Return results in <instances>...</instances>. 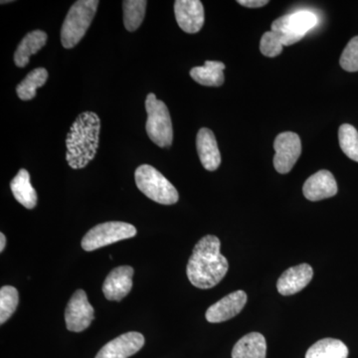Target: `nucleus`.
I'll return each mask as SVG.
<instances>
[{
    "mask_svg": "<svg viewBox=\"0 0 358 358\" xmlns=\"http://www.w3.org/2000/svg\"><path fill=\"white\" fill-rule=\"evenodd\" d=\"M220 240L207 235L197 242L188 261L186 273L188 280L199 289H211L227 274L229 264L221 254Z\"/></svg>",
    "mask_w": 358,
    "mask_h": 358,
    "instance_id": "obj_1",
    "label": "nucleus"
},
{
    "mask_svg": "<svg viewBox=\"0 0 358 358\" xmlns=\"http://www.w3.org/2000/svg\"><path fill=\"white\" fill-rule=\"evenodd\" d=\"M100 131L101 120L96 113L85 112L73 122L66 140V160L71 169H84L95 159L100 143Z\"/></svg>",
    "mask_w": 358,
    "mask_h": 358,
    "instance_id": "obj_2",
    "label": "nucleus"
},
{
    "mask_svg": "<svg viewBox=\"0 0 358 358\" xmlns=\"http://www.w3.org/2000/svg\"><path fill=\"white\" fill-rule=\"evenodd\" d=\"M98 0H79L71 6L61 29V42L66 49L76 46L95 17Z\"/></svg>",
    "mask_w": 358,
    "mask_h": 358,
    "instance_id": "obj_3",
    "label": "nucleus"
},
{
    "mask_svg": "<svg viewBox=\"0 0 358 358\" xmlns=\"http://www.w3.org/2000/svg\"><path fill=\"white\" fill-rule=\"evenodd\" d=\"M134 179L138 189L157 203L173 205L178 201L176 188L154 166L148 164L138 166Z\"/></svg>",
    "mask_w": 358,
    "mask_h": 358,
    "instance_id": "obj_4",
    "label": "nucleus"
},
{
    "mask_svg": "<svg viewBox=\"0 0 358 358\" xmlns=\"http://www.w3.org/2000/svg\"><path fill=\"white\" fill-rule=\"evenodd\" d=\"M145 110L148 113L145 129L150 140L159 148L171 147L173 141V122L166 103L150 93L145 100Z\"/></svg>",
    "mask_w": 358,
    "mask_h": 358,
    "instance_id": "obj_5",
    "label": "nucleus"
},
{
    "mask_svg": "<svg viewBox=\"0 0 358 358\" xmlns=\"http://www.w3.org/2000/svg\"><path fill=\"white\" fill-rule=\"evenodd\" d=\"M319 18L310 11L301 10L287 14L272 23L271 31L281 40L282 46L296 43L317 26Z\"/></svg>",
    "mask_w": 358,
    "mask_h": 358,
    "instance_id": "obj_6",
    "label": "nucleus"
},
{
    "mask_svg": "<svg viewBox=\"0 0 358 358\" xmlns=\"http://www.w3.org/2000/svg\"><path fill=\"white\" fill-rule=\"evenodd\" d=\"M136 229L131 224L110 221L99 224L85 235L82 248L87 252L95 251L108 245L136 236Z\"/></svg>",
    "mask_w": 358,
    "mask_h": 358,
    "instance_id": "obj_7",
    "label": "nucleus"
},
{
    "mask_svg": "<svg viewBox=\"0 0 358 358\" xmlns=\"http://www.w3.org/2000/svg\"><path fill=\"white\" fill-rule=\"evenodd\" d=\"M274 167L278 173H289L300 159L301 143L300 136L292 131L278 134L274 143Z\"/></svg>",
    "mask_w": 358,
    "mask_h": 358,
    "instance_id": "obj_8",
    "label": "nucleus"
},
{
    "mask_svg": "<svg viewBox=\"0 0 358 358\" xmlns=\"http://www.w3.org/2000/svg\"><path fill=\"white\" fill-rule=\"evenodd\" d=\"M94 320V308L83 289H78L68 303L65 312L66 327L70 331L81 333Z\"/></svg>",
    "mask_w": 358,
    "mask_h": 358,
    "instance_id": "obj_9",
    "label": "nucleus"
},
{
    "mask_svg": "<svg viewBox=\"0 0 358 358\" xmlns=\"http://www.w3.org/2000/svg\"><path fill=\"white\" fill-rule=\"evenodd\" d=\"M174 14L178 24L183 31L194 34L204 25V7L199 0H176Z\"/></svg>",
    "mask_w": 358,
    "mask_h": 358,
    "instance_id": "obj_10",
    "label": "nucleus"
},
{
    "mask_svg": "<svg viewBox=\"0 0 358 358\" xmlns=\"http://www.w3.org/2000/svg\"><path fill=\"white\" fill-rule=\"evenodd\" d=\"M145 336L136 331L122 334L101 348L95 358H129L140 352Z\"/></svg>",
    "mask_w": 358,
    "mask_h": 358,
    "instance_id": "obj_11",
    "label": "nucleus"
},
{
    "mask_svg": "<svg viewBox=\"0 0 358 358\" xmlns=\"http://www.w3.org/2000/svg\"><path fill=\"white\" fill-rule=\"evenodd\" d=\"M246 303L247 294L244 291L233 292L212 305L207 310L205 317L207 322L211 324L226 322L241 313Z\"/></svg>",
    "mask_w": 358,
    "mask_h": 358,
    "instance_id": "obj_12",
    "label": "nucleus"
},
{
    "mask_svg": "<svg viewBox=\"0 0 358 358\" xmlns=\"http://www.w3.org/2000/svg\"><path fill=\"white\" fill-rule=\"evenodd\" d=\"M134 268L120 266L110 271L103 284V293L109 301H122L133 288Z\"/></svg>",
    "mask_w": 358,
    "mask_h": 358,
    "instance_id": "obj_13",
    "label": "nucleus"
},
{
    "mask_svg": "<svg viewBox=\"0 0 358 358\" xmlns=\"http://www.w3.org/2000/svg\"><path fill=\"white\" fill-rule=\"evenodd\" d=\"M303 192L310 201L331 199L338 193V183L331 171H320L306 180Z\"/></svg>",
    "mask_w": 358,
    "mask_h": 358,
    "instance_id": "obj_14",
    "label": "nucleus"
},
{
    "mask_svg": "<svg viewBox=\"0 0 358 358\" xmlns=\"http://www.w3.org/2000/svg\"><path fill=\"white\" fill-rule=\"evenodd\" d=\"M313 275V268L308 264H301L289 268L278 280V292L282 296H291L299 293L310 284Z\"/></svg>",
    "mask_w": 358,
    "mask_h": 358,
    "instance_id": "obj_15",
    "label": "nucleus"
},
{
    "mask_svg": "<svg viewBox=\"0 0 358 358\" xmlns=\"http://www.w3.org/2000/svg\"><path fill=\"white\" fill-rule=\"evenodd\" d=\"M197 152L205 169L214 171L220 166L221 155L217 141L211 129H200L196 138Z\"/></svg>",
    "mask_w": 358,
    "mask_h": 358,
    "instance_id": "obj_16",
    "label": "nucleus"
},
{
    "mask_svg": "<svg viewBox=\"0 0 358 358\" xmlns=\"http://www.w3.org/2000/svg\"><path fill=\"white\" fill-rule=\"evenodd\" d=\"M46 32L42 30H34L26 34L24 38L21 40L15 54H14V63L17 67L23 68L29 63L30 57L36 54L40 49L43 48L46 44Z\"/></svg>",
    "mask_w": 358,
    "mask_h": 358,
    "instance_id": "obj_17",
    "label": "nucleus"
},
{
    "mask_svg": "<svg viewBox=\"0 0 358 358\" xmlns=\"http://www.w3.org/2000/svg\"><path fill=\"white\" fill-rule=\"evenodd\" d=\"M267 343L263 334L251 333L246 334L235 345L232 358H266Z\"/></svg>",
    "mask_w": 358,
    "mask_h": 358,
    "instance_id": "obj_18",
    "label": "nucleus"
},
{
    "mask_svg": "<svg viewBox=\"0 0 358 358\" xmlns=\"http://www.w3.org/2000/svg\"><path fill=\"white\" fill-rule=\"evenodd\" d=\"M11 192L21 205L27 209H33L37 204L36 190L30 182V174L26 169H20L11 180Z\"/></svg>",
    "mask_w": 358,
    "mask_h": 358,
    "instance_id": "obj_19",
    "label": "nucleus"
},
{
    "mask_svg": "<svg viewBox=\"0 0 358 358\" xmlns=\"http://www.w3.org/2000/svg\"><path fill=\"white\" fill-rule=\"evenodd\" d=\"M225 65L218 61H206L204 66L194 67L190 70V76L202 86L220 87L224 83Z\"/></svg>",
    "mask_w": 358,
    "mask_h": 358,
    "instance_id": "obj_20",
    "label": "nucleus"
},
{
    "mask_svg": "<svg viewBox=\"0 0 358 358\" xmlns=\"http://www.w3.org/2000/svg\"><path fill=\"white\" fill-rule=\"evenodd\" d=\"M348 348L341 341L324 338L308 348L306 358H348Z\"/></svg>",
    "mask_w": 358,
    "mask_h": 358,
    "instance_id": "obj_21",
    "label": "nucleus"
},
{
    "mask_svg": "<svg viewBox=\"0 0 358 358\" xmlns=\"http://www.w3.org/2000/svg\"><path fill=\"white\" fill-rule=\"evenodd\" d=\"M47 79L48 72L44 68H36L31 71L16 88V93L20 100L30 101L34 99L36 96L37 89L44 86Z\"/></svg>",
    "mask_w": 358,
    "mask_h": 358,
    "instance_id": "obj_22",
    "label": "nucleus"
},
{
    "mask_svg": "<svg viewBox=\"0 0 358 358\" xmlns=\"http://www.w3.org/2000/svg\"><path fill=\"white\" fill-rule=\"evenodd\" d=\"M148 2L145 0H124L122 1L124 9V24L129 32L136 31L143 23L145 15Z\"/></svg>",
    "mask_w": 358,
    "mask_h": 358,
    "instance_id": "obj_23",
    "label": "nucleus"
},
{
    "mask_svg": "<svg viewBox=\"0 0 358 358\" xmlns=\"http://www.w3.org/2000/svg\"><path fill=\"white\" fill-rule=\"evenodd\" d=\"M338 141L346 157L358 162V131L352 124H345L338 129Z\"/></svg>",
    "mask_w": 358,
    "mask_h": 358,
    "instance_id": "obj_24",
    "label": "nucleus"
},
{
    "mask_svg": "<svg viewBox=\"0 0 358 358\" xmlns=\"http://www.w3.org/2000/svg\"><path fill=\"white\" fill-rule=\"evenodd\" d=\"M20 303L18 291L13 286H4L0 289V324L10 319Z\"/></svg>",
    "mask_w": 358,
    "mask_h": 358,
    "instance_id": "obj_25",
    "label": "nucleus"
},
{
    "mask_svg": "<svg viewBox=\"0 0 358 358\" xmlns=\"http://www.w3.org/2000/svg\"><path fill=\"white\" fill-rule=\"evenodd\" d=\"M341 68L348 72H358V36L350 40L341 54Z\"/></svg>",
    "mask_w": 358,
    "mask_h": 358,
    "instance_id": "obj_26",
    "label": "nucleus"
},
{
    "mask_svg": "<svg viewBox=\"0 0 358 358\" xmlns=\"http://www.w3.org/2000/svg\"><path fill=\"white\" fill-rule=\"evenodd\" d=\"M281 40L273 31L264 33L260 42V50L266 57H277L282 52Z\"/></svg>",
    "mask_w": 358,
    "mask_h": 358,
    "instance_id": "obj_27",
    "label": "nucleus"
},
{
    "mask_svg": "<svg viewBox=\"0 0 358 358\" xmlns=\"http://www.w3.org/2000/svg\"><path fill=\"white\" fill-rule=\"evenodd\" d=\"M238 3L242 6L249 7V8H258L267 6L268 1L267 0H238Z\"/></svg>",
    "mask_w": 358,
    "mask_h": 358,
    "instance_id": "obj_28",
    "label": "nucleus"
},
{
    "mask_svg": "<svg viewBox=\"0 0 358 358\" xmlns=\"http://www.w3.org/2000/svg\"><path fill=\"white\" fill-rule=\"evenodd\" d=\"M6 235L3 233H0V252L3 251L4 248H6Z\"/></svg>",
    "mask_w": 358,
    "mask_h": 358,
    "instance_id": "obj_29",
    "label": "nucleus"
}]
</instances>
